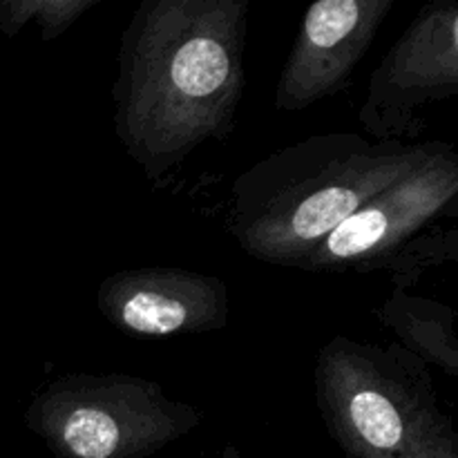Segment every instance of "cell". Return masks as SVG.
<instances>
[{
  "label": "cell",
  "instance_id": "obj_1",
  "mask_svg": "<svg viewBox=\"0 0 458 458\" xmlns=\"http://www.w3.org/2000/svg\"><path fill=\"white\" fill-rule=\"evenodd\" d=\"M249 13V0H146L132 12L116 52L112 125L148 182L233 132Z\"/></svg>",
  "mask_w": 458,
  "mask_h": 458
},
{
  "label": "cell",
  "instance_id": "obj_2",
  "mask_svg": "<svg viewBox=\"0 0 458 458\" xmlns=\"http://www.w3.org/2000/svg\"><path fill=\"white\" fill-rule=\"evenodd\" d=\"M437 141L329 132L255 161L231 188L228 231L258 262L302 271L318 246L376 195L428 159Z\"/></svg>",
  "mask_w": 458,
  "mask_h": 458
},
{
  "label": "cell",
  "instance_id": "obj_3",
  "mask_svg": "<svg viewBox=\"0 0 458 458\" xmlns=\"http://www.w3.org/2000/svg\"><path fill=\"white\" fill-rule=\"evenodd\" d=\"M313 392L347 458H458L456 429L428 365L401 344L334 335L318 349Z\"/></svg>",
  "mask_w": 458,
  "mask_h": 458
},
{
  "label": "cell",
  "instance_id": "obj_4",
  "mask_svg": "<svg viewBox=\"0 0 458 458\" xmlns=\"http://www.w3.org/2000/svg\"><path fill=\"white\" fill-rule=\"evenodd\" d=\"M204 423L155 380L132 374H65L25 410V428L56 458H148Z\"/></svg>",
  "mask_w": 458,
  "mask_h": 458
},
{
  "label": "cell",
  "instance_id": "obj_5",
  "mask_svg": "<svg viewBox=\"0 0 458 458\" xmlns=\"http://www.w3.org/2000/svg\"><path fill=\"white\" fill-rule=\"evenodd\" d=\"M458 97V3L425 4L371 72L358 121L374 141L411 143L425 114Z\"/></svg>",
  "mask_w": 458,
  "mask_h": 458
},
{
  "label": "cell",
  "instance_id": "obj_6",
  "mask_svg": "<svg viewBox=\"0 0 458 458\" xmlns=\"http://www.w3.org/2000/svg\"><path fill=\"white\" fill-rule=\"evenodd\" d=\"M458 197V155L445 141L394 186L340 224L302 271L367 273L383 268L394 253L441 217Z\"/></svg>",
  "mask_w": 458,
  "mask_h": 458
},
{
  "label": "cell",
  "instance_id": "obj_7",
  "mask_svg": "<svg viewBox=\"0 0 458 458\" xmlns=\"http://www.w3.org/2000/svg\"><path fill=\"white\" fill-rule=\"evenodd\" d=\"M97 309L112 327L141 338L210 334L231 320V289L222 277L182 267L123 268L103 277Z\"/></svg>",
  "mask_w": 458,
  "mask_h": 458
},
{
  "label": "cell",
  "instance_id": "obj_8",
  "mask_svg": "<svg viewBox=\"0 0 458 458\" xmlns=\"http://www.w3.org/2000/svg\"><path fill=\"white\" fill-rule=\"evenodd\" d=\"M394 0H318L307 9L276 85V107L302 112L349 85Z\"/></svg>",
  "mask_w": 458,
  "mask_h": 458
},
{
  "label": "cell",
  "instance_id": "obj_9",
  "mask_svg": "<svg viewBox=\"0 0 458 458\" xmlns=\"http://www.w3.org/2000/svg\"><path fill=\"white\" fill-rule=\"evenodd\" d=\"M378 318L405 352L425 365L438 367L450 378H456L458 335L454 309L445 302L411 295L405 289H394L378 309Z\"/></svg>",
  "mask_w": 458,
  "mask_h": 458
},
{
  "label": "cell",
  "instance_id": "obj_10",
  "mask_svg": "<svg viewBox=\"0 0 458 458\" xmlns=\"http://www.w3.org/2000/svg\"><path fill=\"white\" fill-rule=\"evenodd\" d=\"M98 3L101 0H0V36L13 38L27 22H34L40 38L49 43Z\"/></svg>",
  "mask_w": 458,
  "mask_h": 458
},
{
  "label": "cell",
  "instance_id": "obj_11",
  "mask_svg": "<svg viewBox=\"0 0 458 458\" xmlns=\"http://www.w3.org/2000/svg\"><path fill=\"white\" fill-rule=\"evenodd\" d=\"M456 231H445L441 235H416L407 242L398 253L389 258L383 268L392 271L394 289H410L416 284L420 273L438 267L443 262H454L456 259Z\"/></svg>",
  "mask_w": 458,
  "mask_h": 458
}]
</instances>
